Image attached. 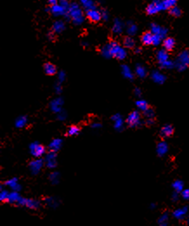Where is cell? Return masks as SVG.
Here are the masks:
<instances>
[{"label":"cell","instance_id":"28","mask_svg":"<svg viewBox=\"0 0 189 226\" xmlns=\"http://www.w3.org/2000/svg\"><path fill=\"white\" fill-rule=\"evenodd\" d=\"M27 123V118L24 116H21V117L17 118L16 121V127H24V126Z\"/></svg>","mask_w":189,"mask_h":226},{"label":"cell","instance_id":"31","mask_svg":"<svg viewBox=\"0 0 189 226\" xmlns=\"http://www.w3.org/2000/svg\"><path fill=\"white\" fill-rule=\"evenodd\" d=\"M143 114H144L145 117H147L148 119H151V118L154 117V110L152 108L149 107V108L147 109L146 111L143 112Z\"/></svg>","mask_w":189,"mask_h":226},{"label":"cell","instance_id":"1","mask_svg":"<svg viewBox=\"0 0 189 226\" xmlns=\"http://www.w3.org/2000/svg\"><path fill=\"white\" fill-rule=\"evenodd\" d=\"M102 55L105 57H116L119 60H123L127 57V52L116 42H110L102 48Z\"/></svg>","mask_w":189,"mask_h":226},{"label":"cell","instance_id":"13","mask_svg":"<svg viewBox=\"0 0 189 226\" xmlns=\"http://www.w3.org/2000/svg\"><path fill=\"white\" fill-rule=\"evenodd\" d=\"M163 46L167 51H172L175 47V41L173 37H167L163 41Z\"/></svg>","mask_w":189,"mask_h":226},{"label":"cell","instance_id":"7","mask_svg":"<svg viewBox=\"0 0 189 226\" xmlns=\"http://www.w3.org/2000/svg\"><path fill=\"white\" fill-rule=\"evenodd\" d=\"M86 15L89 20L92 22H99L102 19L101 12H99L97 9H91V10L86 11Z\"/></svg>","mask_w":189,"mask_h":226},{"label":"cell","instance_id":"19","mask_svg":"<svg viewBox=\"0 0 189 226\" xmlns=\"http://www.w3.org/2000/svg\"><path fill=\"white\" fill-rule=\"evenodd\" d=\"M157 57H158V60L160 61L161 63H163L164 62L168 61V55L167 53V50H160L158 54H157Z\"/></svg>","mask_w":189,"mask_h":226},{"label":"cell","instance_id":"42","mask_svg":"<svg viewBox=\"0 0 189 226\" xmlns=\"http://www.w3.org/2000/svg\"><path fill=\"white\" fill-rule=\"evenodd\" d=\"M135 51V53H140L141 52V49H140V48H136Z\"/></svg>","mask_w":189,"mask_h":226},{"label":"cell","instance_id":"15","mask_svg":"<svg viewBox=\"0 0 189 226\" xmlns=\"http://www.w3.org/2000/svg\"><path fill=\"white\" fill-rule=\"evenodd\" d=\"M44 70H45V74L48 76H54L56 73V66L50 62H46L44 65Z\"/></svg>","mask_w":189,"mask_h":226},{"label":"cell","instance_id":"12","mask_svg":"<svg viewBox=\"0 0 189 226\" xmlns=\"http://www.w3.org/2000/svg\"><path fill=\"white\" fill-rule=\"evenodd\" d=\"M45 161H46V166L50 167V168H53L56 166V154L55 152L50 151V153L47 154L46 159H45Z\"/></svg>","mask_w":189,"mask_h":226},{"label":"cell","instance_id":"24","mask_svg":"<svg viewBox=\"0 0 189 226\" xmlns=\"http://www.w3.org/2000/svg\"><path fill=\"white\" fill-rule=\"evenodd\" d=\"M128 29H127V32L130 36L135 35L137 31V26L135 24H134L132 22H128Z\"/></svg>","mask_w":189,"mask_h":226},{"label":"cell","instance_id":"6","mask_svg":"<svg viewBox=\"0 0 189 226\" xmlns=\"http://www.w3.org/2000/svg\"><path fill=\"white\" fill-rule=\"evenodd\" d=\"M178 67L180 68H184L189 64V51L188 50H184L179 55L177 59Z\"/></svg>","mask_w":189,"mask_h":226},{"label":"cell","instance_id":"41","mask_svg":"<svg viewBox=\"0 0 189 226\" xmlns=\"http://www.w3.org/2000/svg\"><path fill=\"white\" fill-rule=\"evenodd\" d=\"M80 1H81V3H82V4H83L84 3H86V2H87L88 0H80Z\"/></svg>","mask_w":189,"mask_h":226},{"label":"cell","instance_id":"40","mask_svg":"<svg viewBox=\"0 0 189 226\" xmlns=\"http://www.w3.org/2000/svg\"><path fill=\"white\" fill-rule=\"evenodd\" d=\"M48 36L50 37V40H52L53 37H54V36H53V33H49Z\"/></svg>","mask_w":189,"mask_h":226},{"label":"cell","instance_id":"2","mask_svg":"<svg viewBox=\"0 0 189 226\" xmlns=\"http://www.w3.org/2000/svg\"><path fill=\"white\" fill-rule=\"evenodd\" d=\"M67 13L72 19L73 23L77 25L83 24V22L84 20V17L83 16V12L81 10L80 6L75 2L69 4V6L67 10Z\"/></svg>","mask_w":189,"mask_h":226},{"label":"cell","instance_id":"10","mask_svg":"<svg viewBox=\"0 0 189 226\" xmlns=\"http://www.w3.org/2000/svg\"><path fill=\"white\" fill-rule=\"evenodd\" d=\"M44 165V161L41 159H36V160H33V161L31 162L30 164V167H31V170L33 174H36L39 173V171L42 168V166Z\"/></svg>","mask_w":189,"mask_h":226},{"label":"cell","instance_id":"22","mask_svg":"<svg viewBox=\"0 0 189 226\" xmlns=\"http://www.w3.org/2000/svg\"><path fill=\"white\" fill-rule=\"evenodd\" d=\"M20 198V196L18 195L17 192H16L15 191L12 192V193H9L8 198H7V202L9 203H17L18 199Z\"/></svg>","mask_w":189,"mask_h":226},{"label":"cell","instance_id":"37","mask_svg":"<svg viewBox=\"0 0 189 226\" xmlns=\"http://www.w3.org/2000/svg\"><path fill=\"white\" fill-rule=\"evenodd\" d=\"M59 4L64 6L66 10H68L69 6V3L68 2V0H59Z\"/></svg>","mask_w":189,"mask_h":226},{"label":"cell","instance_id":"35","mask_svg":"<svg viewBox=\"0 0 189 226\" xmlns=\"http://www.w3.org/2000/svg\"><path fill=\"white\" fill-rule=\"evenodd\" d=\"M154 35V34H153ZM161 39H162V37H161L160 35H154L153 36V44L154 45H158L160 43H161Z\"/></svg>","mask_w":189,"mask_h":226},{"label":"cell","instance_id":"26","mask_svg":"<svg viewBox=\"0 0 189 226\" xmlns=\"http://www.w3.org/2000/svg\"><path fill=\"white\" fill-rule=\"evenodd\" d=\"M136 106H137V108H139V110H141V111H142V112L146 111V110L149 108V105L148 104V102L145 101H136Z\"/></svg>","mask_w":189,"mask_h":226},{"label":"cell","instance_id":"39","mask_svg":"<svg viewBox=\"0 0 189 226\" xmlns=\"http://www.w3.org/2000/svg\"><path fill=\"white\" fill-rule=\"evenodd\" d=\"M49 4L51 6V5H54V4H56L58 3V0H48Z\"/></svg>","mask_w":189,"mask_h":226},{"label":"cell","instance_id":"34","mask_svg":"<svg viewBox=\"0 0 189 226\" xmlns=\"http://www.w3.org/2000/svg\"><path fill=\"white\" fill-rule=\"evenodd\" d=\"M9 193L6 191H1V193H0V200L3 202L7 201V198H8Z\"/></svg>","mask_w":189,"mask_h":226},{"label":"cell","instance_id":"33","mask_svg":"<svg viewBox=\"0 0 189 226\" xmlns=\"http://www.w3.org/2000/svg\"><path fill=\"white\" fill-rule=\"evenodd\" d=\"M113 120H115V127L116 128H120L121 126H122V121H121V118L120 116H115L113 117Z\"/></svg>","mask_w":189,"mask_h":226},{"label":"cell","instance_id":"18","mask_svg":"<svg viewBox=\"0 0 189 226\" xmlns=\"http://www.w3.org/2000/svg\"><path fill=\"white\" fill-rule=\"evenodd\" d=\"M123 45H124L126 48H132L135 47V40H134L132 37H130V36H126L124 38V40H123Z\"/></svg>","mask_w":189,"mask_h":226},{"label":"cell","instance_id":"27","mask_svg":"<svg viewBox=\"0 0 189 226\" xmlns=\"http://www.w3.org/2000/svg\"><path fill=\"white\" fill-rule=\"evenodd\" d=\"M79 132H80V128L78 127H77V126H71V127H69L67 134L70 135V136H74V135H77L79 133Z\"/></svg>","mask_w":189,"mask_h":226},{"label":"cell","instance_id":"25","mask_svg":"<svg viewBox=\"0 0 189 226\" xmlns=\"http://www.w3.org/2000/svg\"><path fill=\"white\" fill-rule=\"evenodd\" d=\"M162 4L164 5V9L165 10H169L173 6H175L177 0H161Z\"/></svg>","mask_w":189,"mask_h":226},{"label":"cell","instance_id":"23","mask_svg":"<svg viewBox=\"0 0 189 226\" xmlns=\"http://www.w3.org/2000/svg\"><path fill=\"white\" fill-rule=\"evenodd\" d=\"M5 185H7L8 186L10 187H12V190L15 191H17V189H19L20 187L18 186V184H17V180L16 178H12L11 180H8V181L5 182Z\"/></svg>","mask_w":189,"mask_h":226},{"label":"cell","instance_id":"8","mask_svg":"<svg viewBox=\"0 0 189 226\" xmlns=\"http://www.w3.org/2000/svg\"><path fill=\"white\" fill-rule=\"evenodd\" d=\"M50 12H51V14H53L54 16H64L65 13L67 12V10L61 4H56L50 6Z\"/></svg>","mask_w":189,"mask_h":226},{"label":"cell","instance_id":"32","mask_svg":"<svg viewBox=\"0 0 189 226\" xmlns=\"http://www.w3.org/2000/svg\"><path fill=\"white\" fill-rule=\"evenodd\" d=\"M83 5V7H84L86 11L91 10V9H96L95 3H94V1H92V0H88V1H87L86 3H84Z\"/></svg>","mask_w":189,"mask_h":226},{"label":"cell","instance_id":"21","mask_svg":"<svg viewBox=\"0 0 189 226\" xmlns=\"http://www.w3.org/2000/svg\"><path fill=\"white\" fill-rule=\"evenodd\" d=\"M122 30V23L119 19L115 20L114 23V27H113V31L116 34H120Z\"/></svg>","mask_w":189,"mask_h":226},{"label":"cell","instance_id":"36","mask_svg":"<svg viewBox=\"0 0 189 226\" xmlns=\"http://www.w3.org/2000/svg\"><path fill=\"white\" fill-rule=\"evenodd\" d=\"M136 73H137V75H138V76H140L141 77L144 76H145L144 69H143L142 67H141V66H138V67L136 68Z\"/></svg>","mask_w":189,"mask_h":226},{"label":"cell","instance_id":"5","mask_svg":"<svg viewBox=\"0 0 189 226\" xmlns=\"http://www.w3.org/2000/svg\"><path fill=\"white\" fill-rule=\"evenodd\" d=\"M31 149V154H32L34 157L40 158L42 157L44 154H45V148L42 145L36 144V143H33L30 146Z\"/></svg>","mask_w":189,"mask_h":226},{"label":"cell","instance_id":"3","mask_svg":"<svg viewBox=\"0 0 189 226\" xmlns=\"http://www.w3.org/2000/svg\"><path fill=\"white\" fill-rule=\"evenodd\" d=\"M161 11H165L161 0H153L147 7V13L149 15H154Z\"/></svg>","mask_w":189,"mask_h":226},{"label":"cell","instance_id":"11","mask_svg":"<svg viewBox=\"0 0 189 226\" xmlns=\"http://www.w3.org/2000/svg\"><path fill=\"white\" fill-rule=\"evenodd\" d=\"M151 32L153 33L154 35H160L163 38L167 35L168 30H167V29H162L159 25H157V24H151Z\"/></svg>","mask_w":189,"mask_h":226},{"label":"cell","instance_id":"16","mask_svg":"<svg viewBox=\"0 0 189 226\" xmlns=\"http://www.w3.org/2000/svg\"><path fill=\"white\" fill-rule=\"evenodd\" d=\"M65 29V24L63 21H56L52 26V30L54 32L61 33L64 31Z\"/></svg>","mask_w":189,"mask_h":226},{"label":"cell","instance_id":"20","mask_svg":"<svg viewBox=\"0 0 189 226\" xmlns=\"http://www.w3.org/2000/svg\"><path fill=\"white\" fill-rule=\"evenodd\" d=\"M40 205V204L38 201L34 200V199H26V203H25V206H27L28 208L31 209H37Z\"/></svg>","mask_w":189,"mask_h":226},{"label":"cell","instance_id":"14","mask_svg":"<svg viewBox=\"0 0 189 226\" xmlns=\"http://www.w3.org/2000/svg\"><path fill=\"white\" fill-rule=\"evenodd\" d=\"M153 36H154L153 33L151 32V31H150V32H149V31L145 32L141 37V43H142L144 45L153 44Z\"/></svg>","mask_w":189,"mask_h":226},{"label":"cell","instance_id":"29","mask_svg":"<svg viewBox=\"0 0 189 226\" xmlns=\"http://www.w3.org/2000/svg\"><path fill=\"white\" fill-rule=\"evenodd\" d=\"M169 13L173 16H180L181 15V10L177 6H173L169 9Z\"/></svg>","mask_w":189,"mask_h":226},{"label":"cell","instance_id":"4","mask_svg":"<svg viewBox=\"0 0 189 226\" xmlns=\"http://www.w3.org/2000/svg\"><path fill=\"white\" fill-rule=\"evenodd\" d=\"M126 122L130 127H137L141 123V113L139 111H133L129 114Z\"/></svg>","mask_w":189,"mask_h":226},{"label":"cell","instance_id":"38","mask_svg":"<svg viewBox=\"0 0 189 226\" xmlns=\"http://www.w3.org/2000/svg\"><path fill=\"white\" fill-rule=\"evenodd\" d=\"M101 15H102V18L103 20H108V18H109V14H108V12H106L105 10H102V11H101Z\"/></svg>","mask_w":189,"mask_h":226},{"label":"cell","instance_id":"30","mask_svg":"<svg viewBox=\"0 0 189 226\" xmlns=\"http://www.w3.org/2000/svg\"><path fill=\"white\" fill-rule=\"evenodd\" d=\"M122 69V74H123L127 78H130V79L133 78V75H132V73H131V71H130V69H129V68L128 66L123 65V66H122V69Z\"/></svg>","mask_w":189,"mask_h":226},{"label":"cell","instance_id":"17","mask_svg":"<svg viewBox=\"0 0 189 226\" xmlns=\"http://www.w3.org/2000/svg\"><path fill=\"white\" fill-rule=\"evenodd\" d=\"M62 145V140L59 139H55L50 144V150L52 152H56L57 150H59Z\"/></svg>","mask_w":189,"mask_h":226},{"label":"cell","instance_id":"9","mask_svg":"<svg viewBox=\"0 0 189 226\" xmlns=\"http://www.w3.org/2000/svg\"><path fill=\"white\" fill-rule=\"evenodd\" d=\"M174 133V128L172 125H166L161 128V132H160V135L161 138L165 139V138L171 137Z\"/></svg>","mask_w":189,"mask_h":226}]
</instances>
